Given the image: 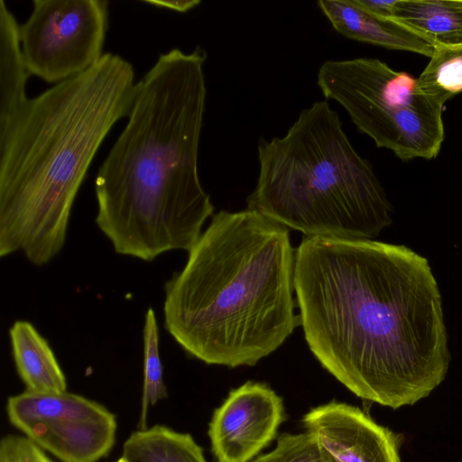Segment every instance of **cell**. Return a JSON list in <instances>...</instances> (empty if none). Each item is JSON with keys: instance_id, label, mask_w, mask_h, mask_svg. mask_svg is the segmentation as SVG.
I'll return each mask as SVG.
<instances>
[{"instance_id": "obj_13", "label": "cell", "mask_w": 462, "mask_h": 462, "mask_svg": "<svg viewBox=\"0 0 462 462\" xmlns=\"http://www.w3.org/2000/svg\"><path fill=\"white\" fill-rule=\"evenodd\" d=\"M392 19L435 49L462 46V0H397Z\"/></svg>"}, {"instance_id": "obj_3", "label": "cell", "mask_w": 462, "mask_h": 462, "mask_svg": "<svg viewBox=\"0 0 462 462\" xmlns=\"http://www.w3.org/2000/svg\"><path fill=\"white\" fill-rule=\"evenodd\" d=\"M132 64L104 53L85 72L28 98L0 129V256L44 265L62 249L71 209L95 155L128 116Z\"/></svg>"}, {"instance_id": "obj_11", "label": "cell", "mask_w": 462, "mask_h": 462, "mask_svg": "<svg viewBox=\"0 0 462 462\" xmlns=\"http://www.w3.org/2000/svg\"><path fill=\"white\" fill-rule=\"evenodd\" d=\"M318 6L333 28L348 39L429 58L435 52L434 46L415 32L362 9L353 0H320Z\"/></svg>"}, {"instance_id": "obj_17", "label": "cell", "mask_w": 462, "mask_h": 462, "mask_svg": "<svg viewBox=\"0 0 462 462\" xmlns=\"http://www.w3.org/2000/svg\"><path fill=\"white\" fill-rule=\"evenodd\" d=\"M430 91L444 92L451 97L462 91V46L435 49L430 61L417 79Z\"/></svg>"}, {"instance_id": "obj_10", "label": "cell", "mask_w": 462, "mask_h": 462, "mask_svg": "<svg viewBox=\"0 0 462 462\" xmlns=\"http://www.w3.org/2000/svg\"><path fill=\"white\" fill-rule=\"evenodd\" d=\"M302 423L335 462H401L398 437L357 407L330 402L310 410Z\"/></svg>"}, {"instance_id": "obj_14", "label": "cell", "mask_w": 462, "mask_h": 462, "mask_svg": "<svg viewBox=\"0 0 462 462\" xmlns=\"http://www.w3.org/2000/svg\"><path fill=\"white\" fill-rule=\"evenodd\" d=\"M27 70L22 50L20 24L0 0V129L27 102Z\"/></svg>"}, {"instance_id": "obj_12", "label": "cell", "mask_w": 462, "mask_h": 462, "mask_svg": "<svg viewBox=\"0 0 462 462\" xmlns=\"http://www.w3.org/2000/svg\"><path fill=\"white\" fill-rule=\"evenodd\" d=\"M9 336L15 368L26 391H67L66 376L51 347L32 323L15 321L9 329Z\"/></svg>"}, {"instance_id": "obj_9", "label": "cell", "mask_w": 462, "mask_h": 462, "mask_svg": "<svg viewBox=\"0 0 462 462\" xmlns=\"http://www.w3.org/2000/svg\"><path fill=\"white\" fill-rule=\"evenodd\" d=\"M284 420L282 399L265 383L246 382L215 410L208 426L211 451L217 462H250Z\"/></svg>"}, {"instance_id": "obj_2", "label": "cell", "mask_w": 462, "mask_h": 462, "mask_svg": "<svg viewBox=\"0 0 462 462\" xmlns=\"http://www.w3.org/2000/svg\"><path fill=\"white\" fill-rule=\"evenodd\" d=\"M206 60L199 46L160 54L97 171L96 224L119 254L152 261L189 251L213 215L199 175Z\"/></svg>"}, {"instance_id": "obj_1", "label": "cell", "mask_w": 462, "mask_h": 462, "mask_svg": "<svg viewBox=\"0 0 462 462\" xmlns=\"http://www.w3.org/2000/svg\"><path fill=\"white\" fill-rule=\"evenodd\" d=\"M294 284L310 352L357 397L398 409L445 379L441 294L425 257L372 239L304 236Z\"/></svg>"}, {"instance_id": "obj_4", "label": "cell", "mask_w": 462, "mask_h": 462, "mask_svg": "<svg viewBox=\"0 0 462 462\" xmlns=\"http://www.w3.org/2000/svg\"><path fill=\"white\" fill-rule=\"evenodd\" d=\"M164 285L163 325L208 364L254 365L300 325L289 228L245 209L221 210Z\"/></svg>"}, {"instance_id": "obj_18", "label": "cell", "mask_w": 462, "mask_h": 462, "mask_svg": "<svg viewBox=\"0 0 462 462\" xmlns=\"http://www.w3.org/2000/svg\"><path fill=\"white\" fill-rule=\"evenodd\" d=\"M252 462H335L309 431L281 434L273 450Z\"/></svg>"}, {"instance_id": "obj_21", "label": "cell", "mask_w": 462, "mask_h": 462, "mask_svg": "<svg viewBox=\"0 0 462 462\" xmlns=\"http://www.w3.org/2000/svg\"><path fill=\"white\" fill-rule=\"evenodd\" d=\"M115 462H132V461H130V460L126 459V458H125V457H121L120 458H118V459H117L116 461H115Z\"/></svg>"}, {"instance_id": "obj_8", "label": "cell", "mask_w": 462, "mask_h": 462, "mask_svg": "<svg viewBox=\"0 0 462 462\" xmlns=\"http://www.w3.org/2000/svg\"><path fill=\"white\" fill-rule=\"evenodd\" d=\"M6 414L23 436L61 462H97L116 443V414L67 391L25 390L7 399Z\"/></svg>"}, {"instance_id": "obj_5", "label": "cell", "mask_w": 462, "mask_h": 462, "mask_svg": "<svg viewBox=\"0 0 462 462\" xmlns=\"http://www.w3.org/2000/svg\"><path fill=\"white\" fill-rule=\"evenodd\" d=\"M258 162L247 208L304 236L372 239L392 223L381 182L328 101L304 108L283 136L261 138Z\"/></svg>"}, {"instance_id": "obj_16", "label": "cell", "mask_w": 462, "mask_h": 462, "mask_svg": "<svg viewBox=\"0 0 462 462\" xmlns=\"http://www.w3.org/2000/svg\"><path fill=\"white\" fill-rule=\"evenodd\" d=\"M143 383L139 429L147 428V413L151 406L167 397L162 364L159 351V328L153 309L146 311L143 325Z\"/></svg>"}, {"instance_id": "obj_6", "label": "cell", "mask_w": 462, "mask_h": 462, "mask_svg": "<svg viewBox=\"0 0 462 462\" xmlns=\"http://www.w3.org/2000/svg\"><path fill=\"white\" fill-rule=\"evenodd\" d=\"M317 84L379 148L399 159L431 160L444 141L443 106L451 97L374 58L324 61Z\"/></svg>"}, {"instance_id": "obj_20", "label": "cell", "mask_w": 462, "mask_h": 462, "mask_svg": "<svg viewBox=\"0 0 462 462\" xmlns=\"http://www.w3.org/2000/svg\"><path fill=\"white\" fill-rule=\"evenodd\" d=\"M143 3L154 5L158 8H165L180 13H186L200 4L199 0H178V1H160L145 0Z\"/></svg>"}, {"instance_id": "obj_19", "label": "cell", "mask_w": 462, "mask_h": 462, "mask_svg": "<svg viewBox=\"0 0 462 462\" xmlns=\"http://www.w3.org/2000/svg\"><path fill=\"white\" fill-rule=\"evenodd\" d=\"M362 9L384 18H392L394 13L397 0L374 1V0H353Z\"/></svg>"}, {"instance_id": "obj_7", "label": "cell", "mask_w": 462, "mask_h": 462, "mask_svg": "<svg viewBox=\"0 0 462 462\" xmlns=\"http://www.w3.org/2000/svg\"><path fill=\"white\" fill-rule=\"evenodd\" d=\"M105 0H33L20 24L30 75L58 84L93 67L103 53L108 28Z\"/></svg>"}, {"instance_id": "obj_15", "label": "cell", "mask_w": 462, "mask_h": 462, "mask_svg": "<svg viewBox=\"0 0 462 462\" xmlns=\"http://www.w3.org/2000/svg\"><path fill=\"white\" fill-rule=\"evenodd\" d=\"M122 457L132 462H207L190 434L158 424L132 432Z\"/></svg>"}]
</instances>
